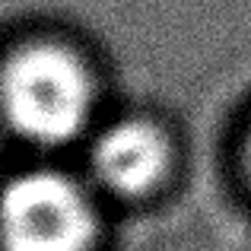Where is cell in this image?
I'll return each instance as SVG.
<instances>
[{
    "instance_id": "cell-2",
    "label": "cell",
    "mask_w": 251,
    "mask_h": 251,
    "mask_svg": "<svg viewBox=\"0 0 251 251\" xmlns=\"http://www.w3.org/2000/svg\"><path fill=\"white\" fill-rule=\"evenodd\" d=\"M99 210L74 175L29 169L0 188V251H92Z\"/></svg>"
},
{
    "instance_id": "cell-4",
    "label": "cell",
    "mask_w": 251,
    "mask_h": 251,
    "mask_svg": "<svg viewBox=\"0 0 251 251\" xmlns=\"http://www.w3.org/2000/svg\"><path fill=\"white\" fill-rule=\"evenodd\" d=\"M245 166H248V175H251V137H248V150H245Z\"/></svg>"
},
{
    "instance_id": "cell-1",
    "label": "cell",
    "mask_w": 251,
    "mask_h": 251,
    "mask_svg": "<svg viewBox=\"0 0 251 251\" xmlns=\"http://www.w3.org/2000/svg\"><path fill=\"white\" fill-rule=\"evenodd\" d=\"M96 89L86 64L61 45H25L0 70V108L19 137L61 147L86 130Z\"/></svg>"
},
{
    "instance_id": "cell-3",
    "label": "cell",
    "mask_w": 251,
    "mask_h": 251,
    "mask_svg": "<svg viewBox=\"0 0 251 251\" xmlns=\"http://www.w3.org/2000/svg\"><path fill=\"white\" fill-rule=\"evenodd\" d=\"M172 162L169 140L153 121L124 118L96 137L89 166L96 181L118 197H143L162 184Z\"/></svg>"
}]
</instances>
